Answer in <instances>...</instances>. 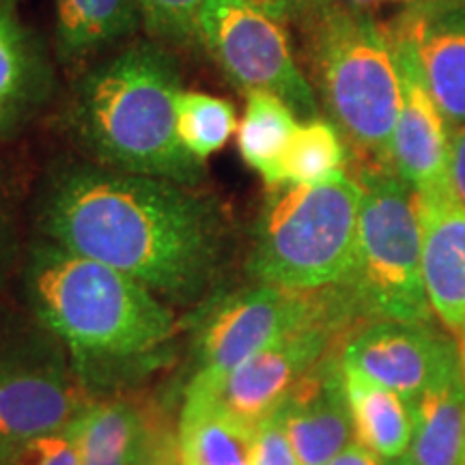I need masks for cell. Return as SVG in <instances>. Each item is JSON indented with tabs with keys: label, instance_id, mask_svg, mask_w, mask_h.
Segmentation results:
<instances>
[{
	"label": "cell",
	"instance_id": "1",
	"mask_svg": "<svg viewBox=\"0 0 465 465\" xmlns=\"http://www.w3.org/2000/svg\"><path fill=\"white\" fill-rule=\"evenodd\" d=\"M45 240L136 278L168 304L201 302L232 248L224 203L201 185L58 162L35 199Z\"/></svg>",
	"mask_w": 465,
	"mask_h": 465
},
{
	"label": "cell",
	"instance_id": "2",
	"mask_svg": "<svg viewBox=\"0 0 465 465\" xmlns=\"http://www.w3.org/2000/svg\"><path fill=\"white\" fill-rule=\"evenodd\" d=\"M20 270L28 312L65 347L84 388H114L171 356L182 319L136 278L45 237Z\"/></svg>",
	"mask_w": 465,
	"mask_h": 465
},
{
	"label": "cell",
	"instance_id": "3",
	"mask_svg": "<svg viewBox=\"0 0 465 465\" xmlns=\"http://www.w3.org/2000/svg\"><path fill=\"white\" fill-rule=\"evenodd\" d=\"M182 65L162 42L132 39L84 69L69 91L63 125L93 164L201 185L205 162L179 141Z\"/></svg>",
	"mask_w": 465,
	"mask_h": 465
},
{
	"label": "cell",
	"instance_id": "4",
	"mask_svg": "<svg viewBox=\"0 0 465 465\" xmlns=\"http://www.w3.org/2000/svg\"><path fill=\"white\" fill-rule=\"evenodd\" d=\"M311 84L323 114L366 164L391 166L401 108L397 54L386 26L351 3L328 0L302 17Z\"/></svg>",
	"mask_w": 465,
	"mask_h": 465
},
{
	"label": "cell",
	"instance_id": "5",
	"mask_svg": "<svg viewBox=\"0 0 465 465\" xmlns=\"http://www.w3.org/2000/svg\"><path fill=\"white\" fill-rule=\"evenodd\" d=\"M362 190L341 173L322 183L267 185L250 235L252 282L291 291L345 284L356 263Z\"/></svg>",
	"mask_w": 465,
	"mask_h": 465
},
{
	"label": "cell",
	"instance_id": "6",
	"mask_svg": "<svg viewBox=\"0 0 465 465\" xmlns=\"http://www.w3.org/2000/svg\"><path fill=\"white\" fill-rule=\"evenodd\" d=\"M356 263L341 291L360 319L433 323L422 278V231L416 194L391 166L364 164Z\"/></svg>",
	"mask_w": 465,
	"mask_h": 465
},
{
	"label": "cell",
	"instance_id": "7",
	"mask_svg": "<svg viewBox=\"0 0 465 465\" xmlns=\"http://www.w3.org/2000/svg\"><path fill=\"white\" fill-rule=\"evenodd\" d=\"M356 317L341 287L291 291L252 282L213 304L196 341V369L183 394H212L237 366L287 334Z\"/></svg>",
	"mask_w": 465,
	"mask_h": 465
},
{
	"label": "cell",
	"instance_id": "8",
	"mask_svg": "<svg viewBox=\"0 0 465 465\" xmlns=\"http://www.w3.org/2000/svg\"><path fill=\"white\" fill-rule=\"evenodd\" d=\"M65 347L37 319L0 306V444L67 427L91 403Z\"/></svg>",
	"mask_w": 465,
	"mask_h": 465
},
{
	"label": "cell",
	"instance_id": "9",
	"mask_svg": "<svg viewBox=\"0 0 465 465\" xmlns=\"http://www.w3.org/2000/svg\"><path fill=\"white\" fill-rule=\"evenodd\" d=\"M282 22L267 0H203L196 42L243 95L272 93L302 124L322 119L317 93L295 61Z\"/></svg>",
	"mask_w": 465,
	"mask_h": 465
},
{
	"label": "cell",
	"instance_id": "10",
	"mask_svg": "<svg viewBox=\"0 0 465 465\" xmlns=\"http://www.w3.org/2000/svg\"><path fill=\"white\" fill-rule=\"evenodd\" d=\"M345 369L401 394L411 405L461 364L457 341L433 323L371 322L345 342Z\"/></svg>",
	"mask_w": 465,
	"mask_h": 465
},
{
	"label": "cell",
	"instance_id": "11",
	"mask_svg": "<svg viewBox=\"0 0 465 465\" xmlns=\"http://www.w3.org/2000/svg\"><path fill=\"white\" fill-rule=\"evenodd\" d=\"M342 328L345 323H317L302 328L248 358L212 394L183 397L213 401L226 414L248 427H257L282 405L295 383L325 353L332 351L334 339Z\"/></svg>",
	"mask_w": 465,
	"mask_h": 465
},
{
	"label": "cell",
	"instance_id": "12",
	"mask_svg": "<svg viewBox=\"0 0 465 465\" xmlns=\"http://www.w3.org/2000/svg\"><path fill=\"white\" fill-rule=\"evenodd\" d=\"M414 56L452 130L465 125V0H411L386 26Z\"/></svg>",
	"mask_w": 465,
	"mask_h": 465
},
{
	"label": "cell",
	"instance_id": "13",
	"mask_svg": "<svg viewBox=\"0 0 465 465\" xmlns=\"http://www.w3.org/2000/svg\"><path fill=\"white\" fill-rule=\"evenodd\" d=\"M394 45L401 75V108L392 132L391 168L414 194H449L452 127L424 83L414 56Z\"/></svg>",
	"mask_w": 465,
	"mask_h": 465
},
{
	"label": "cell",
	"instance_id": "14",
	"mask_svg": "<svg viewBox=\"0 0 465 465\" xmlns=\"http://www.w3.org/2000/svg\"><path fill=\"white\" fill-rule=\"evenodd\" d=\"M56 93V67L44 35L22 15V0H0V143L39 119Z\"/></svg>",
	"mask_w": 465,
	"mask_h": 465
},
{
	"label": "cell",
	"instance_id": "15",
	"mask_svg": "<svg viewBox=\"0 0 465 465\" xmlns=\"http://www.w3.org/2000/svg\"><path fill=\"white\" fill-rule=\"evenodd\" d=\"M274 414L281 418L300 465L332 461L353 435L341 353H325Z\"/></svg>",
	"mask_w": 465,
	"mask_h": 465
},
{
	"label": "cell",
	"instance_id": "16",
	"mask_svg": "<svg viewBox=\"0 0 465 465\" xmlns=\"http://www.w3.org/2000/svg\"><path fill=\"white\" fill-rule=\"evenodd\" d=\"M422 278L433 315L465 349V205L455 192L416 194Z\"/></svg>",
	"mask_w": 465,
	"mask_h": 465
},
{
	"label": "cell",
	"instance_id": "17",
	"mask_svg": "<svg viewBox=\"0 0 465 465\" xmlns=\"http://www.w3.org/2000/svg\"><path fill=\"white\" fill-rule=\"evenodd\" d=\"M141 28V0H54V54L65 65L121 48Z\"/></svg>",
	"mask_w": 465,
	"mask_h": 465
},
{
	"label": "cell",
	"instance_id": "18",
	"mask_svg": "<svg viewBox=\"0 0 465 465\" xmlns=\"http://www.w3.org/2000/svg\"><path fill=\"white\" fill-rule=\"evenodd\" d=\"M401 465H465V369L429 388L414 403V435Z\"/></svg>",
	"mask_w": 465,
	"mask_h": 465
},
{
	"label": "cell",
	"instance_id": "19",
	"mask_svg": "<svg viewBox=\"0 0 465 465\" xmlns=\"http://www.w3.org/2000/svg\"><path fill=\"white\" fill-rule=\"evenodd\" d=\"M342 373L356 440L383 459L397 461L411 444L414 405L356 371L342 366Z\"/></svg>",
	"mask_w": 465,
	"mask_h": 465
},
{
	"label": "cell",
	"instance_id": "20",
	"mask_svg": "<svg viewBox=\"0 0 465 465\" xmlns=\"http://www.w3.org/2000/svg\"><path fill=\"white\" fill-rule=\"evenodd\" d=\"M254 429L209 399L183 397L177 446L183 465H250Z\"/></svg>",
	"mask_w": 465,
	"mask_h": 465
},
{
	"label": "cell",
	"instance_id": "21",
	"mask_svg": "<svg viewBox=\"0 0 465 465\" xmlns=\"http://www.w3.org/2000/svg\"><path fill=\"white\" fill-rule=\"evenodd\" d=\"M149 427V414L132 401L91 403L83 416L80 465H136Z\"/></svg>",
	"mask_w": 465,
	"mask_h": 465
},
{
	"label": "cell",
	"instance_id": "22",
	"mask_svg": "<svg viewBox=\"0 0 465 465\" xmlns=\"http://www.w3.org/2000/svg\"><path fill=\"white\" fill-rule=\"evenodd\" d=\"M302 121L281 97L265 91L246 93V110L237 127V147L246 164L270 183L284 149Z\"/></svg>",
	"mask_w": 465,
	"mask_h": 465
},
{
	"label": "cell",
	"instance_id": "23",
	"mask_svg": "<svg viewBox=\"0 0 465 465\" xmlns=\"http://www.w3.org/2000/svg\"><path fill=\"white\" fill-rule=\"evenodd\" d=\"M347 144L328 119L300 124L278 162L270 183H322L347 173Z\"/></svg>",
	"mask_w": 465,
	"mask_h": 465
},
{
	"label": "cell",
	"instance_id": "24",
	"mask_svg": "<svg viewBox=\"0 0 465 465\" xmlns=\"http://www.w3.org/2000/svg\"><path fill=\"white\" fill-rule=\"evenodd\" d=\"M237 113L231 102L199 91H183L177 102L179 141L194 158L205 162L237 132Z\"/></svg>",
	"mask_w": 465,
	"mask_h": 465
},
{
	"label": "cell",
	"instance_id": "25",
	"mask_svg": "<svg viewBox=\"0 0 465 465\" xmlns=\"http://www.w3.org/2000/svg\"><path fill=\"white\" fill-rule=\"evenodd\" d=\"M83 416L56 431L0 444V465H80Z\"/></svg>",
	"mask_w": 465,
	"mask_h": 465
},
{
	"label": "cell",
	"instance_id": "26",
	"mask_svg": "<svg viewBox=\"0 0 465 465\" xmlns=\"http://www.w3.org/2000/svg\"><path fill=\"white\" fill-rule=\"evenodd\" d=\"M144 31L168 48H188L196 42L203 0H141Z\"/></svg>",
	"mask_w": 465,
	"mask_h": 465
},
{
	"label": "cell",
	"instance_id": "27",
	"mask_svg": "<svg viewBox=\"0 0 465 465\" xmlns=\"http://www.w3.org/2000/svg\"><path fill=\"white\" fill-rule=\"evenodd\" d=\"M25 259V248L20 240V223H17L15 190L9 177L0 168V289Z\"/></svg>",
	"mask_w": 465,
	"mask_h": 465
},
{
	"label": "cell",
	"instance_id": "28",
	"mask_svg": "<svg viewBox=\"0 0 465 465\" xmlns=\"http://www.w3.org/2000/svg\"><path fill=\"white\" fill-rule=\"evenodd\" d=\"M250 465H300L278 414L265 418L254 429Z\"/></svg>",
	"mask_w": 465,
	"mask_h": 465
},
{
	"label": "cell",
	"instance_id": "29",
	"mask_svg": "<svg viewBox=\"0 0 465 465\" xmlns=\"http://www.w3.org/2000/svg\"><path fill=\"white\" fill-rule=\"evenodd\" d=\"M136 465H182L177 435H173L162 424L151 420L147 440H144Z\"/></svg>",
	"mask_w": 465,
	"mask_h": 465
},
{
	"label": "cell",
	"instance_id": "30",
	"mask_svg": "<svg viewBox=\"0 0 465 465\" xmlns=\"http://www.w3.org/2000/svg\"><path fill=\"white\" fill-rule=\"evenodd\" d=\"M450 183L455 196L465 205V125L452 130Z\"/></svg>",
	"mask_w": 465,
	"mask_h": 465
},
{
	"label": "cell",
	"instance_id": "31",
	"mask_svg": "<svg viewBox=\"0 0 465 465\" xmlns=\"http://www.w3.org/2000/svg\"><path fill=\"white\" fill-rule=\"evenodd\" d=\"M328 465H401L399 459L392 463V459H383L371 449H366L364 444H360L358 440H351L336 455Z\"/></svg>",
	"mask_w": 465,
	"mask_h": 465
},
{
	"label": "cell",
	"instance_id": "32",
	"mask_svg": "<svg viewBox=\"0 0 465 465\" xmlns=\"http://www.w3.org/2000/svg\"><path fill=\"white\" fill-rule=\"evenodd\" d=\"M270 7L276 11L282 20H302V17L322 7L328 0H267Z\"/></svg>",
	"mask_w": 465,
	"mask_h": 465
},
{
	"label": "cell",
	"instance_id": "33",
	"mask_svg": "<svg viewBox=\"0 0 465 465\" xmlns=\"http://www.w3.org/2000/svg\"><path fill=\"white\" fill-rule=\"evenodd\" d=\"M362 3H411V0H362Z\"/></svg>",
	"mask_w": 465,
	"mask_h": 465
},
{
	"label": "cell",
	"instance_id": "34",
	"mask_svg": "<svg viewBox=\"0 0 465 465\" xmlns=\"http://www.w3.org/2000/svg\"><path fill=\"white\" fill-rule=\"evenodd\" d=\"M179 457H182V455H179ZM182 465H183V461H182Z\"/></svg>",
	"mask_w": 465,
	"mask_h": 465
}]
</instances>
